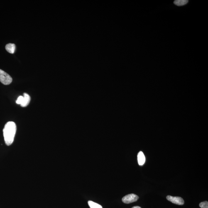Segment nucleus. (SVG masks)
I'll use <instances>...</instances> for the list:
<instances>
[{"mask_svg": "<svg viewBox=\"0 0 208 208\" xmlns=\"http://www.w3.org/2000/svg\"><path fill=\"white\" fill-rule=\"evenodd\" d=\"M23 95L24 99L21 105L22 107H26L29 104L30 98V96L26 93H24Z\"/></svg>", "mask_w": 208, "mask_h": 208, "instance_id": "39448f33", "label": "nucleus"}, {"mask_svg": "<svg viewBox=\"0 0 208 208\" xmlns=\"http://www.w3.org/2000/svg\"><path fill=\"white\" fill-rule=\"evenodd\" d=\"M189 1L187 0H176L174 1V4L179 6H184L187 4Z\"/></svg>", "mask_w": 208, "mask_h": 208, "instance_id": "6e6552de", "label": "nucleus"}, {"mask_svg": "<svg viewBox=\"0 0 208 208\" xmlns=\"http://www.w3.org/2000/svg\"><path fill=\"white\" fill-rule=\"evenodd\" d=\"M17 127L16 124L13 121L8 122L3 129V134L5 143L8 146L11 145L13 142Z\"/></svg>", "mask_w": 208, "mask_h": 208, "instance_id": "f257e3e1", "label": "nucleus"}, {"mask_svg": "<svg viewBox=\"0 0 208 208\" xmlns=\"http://www.w3.org/2000/svg\"><path fill=\"white\" fill-rule=\"evenodd\" d=\"M139 199L138 196L135 194H131L124 196L122 199V201L125 204H130L136 202Z\"/></svg>", "mask_w": 208, "mask_h": 208, "instance_id": "7ed1b4c3", "label": "nucleus"}, {"mask_svg": "<svg viewBox=\"0 0 208 208\" xmlns=\"http://www.w3.org/2000/svg\"><path fill=\"white\" fill-rule=\"evenodd\" d=\"M200 207L201 208H208V202L207 201L200 203L199 204Z\"/></svg>", "mask_w": 208, "mask_h": 208, "instance_id": "9d476101", "label": "nucleus"}, {"mask_svg": "<svg viewBox=\"0 0 208 208\" xmlns=\"http://www.w3.org/2000/svg\"><path fill=\"white\" fill-rule=\"evenodd\" d=\"M138 164L140 166L143 165L145 163V157L142 152L140 151L138 153Z\"/></svg>", "mask_w": 208, "mask_h": 208, "instance_id": "423d86ee", "label": "nucleus"}, {"mask_svg": "<svg viewBox=\"0 0 208 208\" xmlns=\"http://www.w3.org/2000/svg\"><path fill=\"white\" fill-rule=\"evenodd\" d=\"M132 208H141L139 207V206H134V207H133Z\"/></svg>", "mask_w": 208, "mask_h": 208, "instance_id": "f8f14e48", "label": "nucleus"}, {"mask_svg": "<svg viewBox=\"0 0 208 208\" xmlns=\"http://www.w3.org/2000/svg\"><path fill=\"white\" fill-rule=\"evenodd\" d=\"M23 96H19V97L18 98L17 100L16 101V104H18L21 105L22 102H23Z\"/></svg>", "mask_w": 208, "mask_h": 208, "instance_id": "9b49d317", "label": "nucleus"}, {"mask_svg": "<svg viewBox=\"0 0 208 208\" xmlns=\"http://www.w3.org/2000/svg\"><path fill=\"white\" fill-rule=\"evenodd\" d=\"M167 200L174 204L178 205H183L184 204V201L182 198L179 197H173L170 195H168L166 197Z\"/></svg>", "mask_w": 208, "mask_h": 208, "instance_id": "20e7f679", "label": "nucleus"}, {"mask_svg": "<svg viewBox=\"0 0 208 208\" xmlns=\"http://www.w3.org/2000/svg\"><path fill=\"white\" fill-rule=\"evenodd\" d=\"M6 50L7 51L11 54L14 53L15 50H16V45L14 44L9 43L7 44L6 45Z\"/></svg>", "mask_w": 208, "mask_h": 208, "instance_id": "0eeeda50", "label": "nucleus"}, {"mask_svg": "<svg viewBox=\"0 0 208 208\" xmlns=\"http://www.w3.org/2000/svg\"><path fill=\"white\" fill-rule=\"evenodd\" d=\"M12 81V78L9 74L0 69V82L4 85H9Z\"/></svg>", "mask_w": 208, "mask_h": 208, "instance_id": "f03ea898", "label": "nucleus"}, {"mask_svg": "<svg viewBox=\"0 0 208 208\" xmlns=\"http://www.w3.org/2000/svg\"><path fill=\"white\" fill-rule=\"evenodd\" d=\"M88 204L90 208H103L101 205L92 201H89Z\"/></svg>", "mask_w": 208, "mask_h": 208, "instance_id": "1a4fd4ad", "label": "nucleus"}]
</instances>
